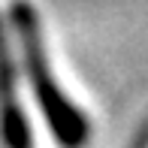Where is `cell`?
Instances as JSON below:
<instances>
[{
  "instance_id": "6da1fadb",
  "label": "cell",
  "mask_w": 148,
  "mask_h": 148,
  "mask_svg": "<svg viewBox=\"0 0 148 148\" xmlns=\"http://www.w3.org/2000/svg\"><path fill=\"white\" fill-rule=\"evenodd\" d=\"M12 24H15L18 42H21V58H24V73L30 79L33 97L39 103L45 124L60 148H82L88 142V118L76 109L70 97L58 88L55 73H51L49 55L42 42V27L39 15L30 0H12Z\"/></svg>"
},
{
  "instance_id": "7a4b0ae2",
  "label": "cell",
  "mask_w": 148,
  "mask_h": 148,
  "mask_svg": "<svg viewBox=\"0 0 148 148\" xmlns=\"http://www.w3.org/2000/svg\"><path fill=\"white\" fill-rule=\"evenodd\" d=\"M0 142L3 148H33L30 121L21 109L15 88V64L3 30V18H0Z\"/></svg>"
}]
</instances>
